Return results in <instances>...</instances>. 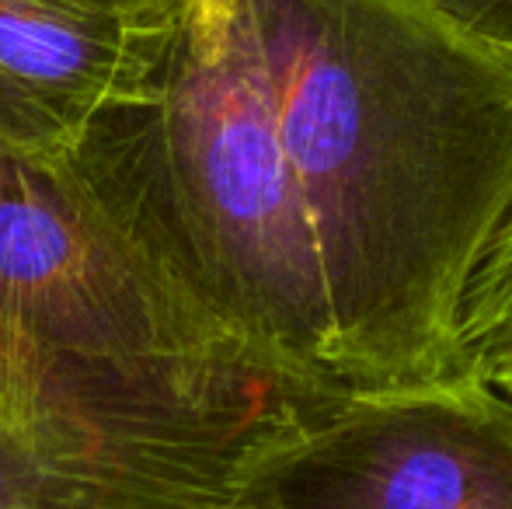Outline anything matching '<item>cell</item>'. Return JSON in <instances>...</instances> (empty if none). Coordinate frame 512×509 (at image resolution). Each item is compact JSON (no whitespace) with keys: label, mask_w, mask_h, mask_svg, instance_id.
I'll use <instances>...</instances> for the list:
<instances>
[{"label":"cell","mask_w":512,"mask_h":509,"mask_svg":"<svg viewBox=\"0 0 512 509\" xmlns=\"http://www.w3.org/2000/svg\"><path fill=\"white\" fill-rule=\"evenodd\" d=\"M60 164L255 367L439 384L512 217V60L401 0H140Z\"/></svg>","instance_id":"6da1fadb"},{"label":"cell","mask_w":512,"mask_h":509,"mask_svg":"<svg viewBox=\"0 0 512 509\" xmlns=\"http://www.w3.org/2000/svg\"><path fill=\"white\" fill-rule=\"evenodd\" d=\"M338 401L230 349L60 161L0 154V429L39 509H234Z\"/></svg>","instance_id":"7a4b0ae2"},{"label":"cell","mask_w":512,"mask_h":509,"mask_svg":"<svg viewBox=\"0 0 512 509\" xmlns=\"http://www.w3.org/2000/svg\"><path fill=\"white\" fill-rule=\"evenodd\" d=\"M241 509H512V398L474 374L356 394L276 447Z\"/></svg>","instance_id":"3957f363"},{"label":"cell","mask_w":512,"mask_h":509,"mask_svg":"<svg viewBox=\"0 0 512 509\" xmlns=\"http://www.w3.org/2000/svg\"><path fill=\"white\" fill-rule=\"evenodd\" d=\"M119 46V11L0 0V154L60 161L105 98Z\"/></svg>","instance_id":"277c9868"},{"label":"cell","mask_w":512,"mask_h":509,"mask_svg":"<svg viewBox=\"0 0 512 509\" xmlns=\"http://www.w3.org/2000/svg\"><path fill=\"white\" fill-rule=\"evenodd\" d=\"M457 342L467 374L474 377L492 356L512 349V217L467 286Z\"/></svg>","instance_id":"5b68a950"},{"label":"cell","mask_w":512,"mask_h":509,"mask_svg":"<svg viewBox=\"0 0 512 509\" xmlns=\"http://www.w3.org/2000/svg\"><path fill=\"white\" fill-rule=\"evenodd\" d=\"M471 46L512 60V0H401Z\"/></svg>","instance_id":"8992f818"},{"label":"cell","mask_w":512,"mask_h":509,"mask_svg":"<svg viewBox=\"0 0 512 509\" xmlns=\"http://www.w3.org/2000/svg\"><path fill=\"white\" fill-rule=\"evenodd\" d=\"M0 509H39L32 471L4 429H0Z\"/></svg>","instance_id":"52a82bcc"},{"label":"cell","mask_w":512,"mask_h":509,"mask_svg":"<svg viewBox=\"0 0 512 509\" xmlns=\"http://www.w3.org/2000/svg\"><path fill=\"white\" fill-rule=\"evenodd\" d=\"M481 381H488L495 387V391H502L506 398H512V349H506V353L492 356V360L485 363V367L478 370Z\"/></svg>","instance_id":"ba28073f"},{"label":"cell","mask_w":512,"mask_h":509,"mask_svg":"<svg viewBox=\"0 0 512 509\" xmlns=\"http://www.w3.org/2000/svg\"><path fill=\"white\" fill-rule=\"evenodd\" d=\"M81 4H95V7H105V11H129L133 4H140V0H81Z\"/></svg>","instance_id":"9c48e42d"},{"label":"cell","mask_w":512,"mask_h":509,"mask_svg":"<svg viewBox=\"0 0 512 509\" xmlns=\"http://www.w3.org/2000/svg\"><path fill=\"white\" fill-rule=\"evenodd\" d=\"M234 509H241V506H234Z\"/></svg>","instance_id":"30bf717a"}]
</instances>
